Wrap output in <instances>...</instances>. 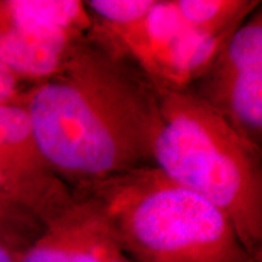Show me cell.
<instances>
[{
    "instance_id": "3",
    "label": "cell",
    "mask_w": 262,
    "mask_h": 262,
    "mask_svg": "<svg viewBox=\"0 0 262 262\" xmlns=\"http://www.w3.org/2000/svg\"><path fill=\"white\" fill-rule=\"evenodd\" d=\"M155 165L204 196L231 220L254 258L261 256V147L191 89L160 93Z\"/></svg>"
},
{
    "instance_id": "11",
    "label": "cell",
    "mask_w": 262,
    "mask_h": 262,
    "mask_svg": "<svg viewBox=\"0 0 262 262\" xmlns=\"http://www.w3.org/2000/svg\"><path fill=\"white\" fill-rule=\"evenodd\" d=\"M44 227L32 212L0 193V243L24 253L37 241Z\"/></svg>"
},
{
    "instance_id": "8",
    "label": "cell",
    "mask_w": 262,
    "mask_h": 262,
    "mask_svg": "<svg viewBox=\"0 0 262 262\" xmlns=\"http://www.w3.org/2000/svg\"><path fill=\"white\" fill-rule=\"evenodd\" d=\"M44 227L19 262H108L119 250L100 205L83 193Z\"/></svg>"
},
{
    "instance_id": "6",
    "label": "cell",
    "mask_w": 262,
    "mask_h": 262,
    "mask_svg": "<svg viewBox=\"0 0 262 262\" xmlns=\"http://www.w3.org/2000/svg\"><path fill=\"white\" fill-rule=\"evenodd\" d=\"M0 193L44 226L77 199L42 155L24 103L0 104Z\"/></svg>"
},
{
    "instance_id": "9",
    "label": "cell",
    "mask_w": 262,
    "mask_h": 262,
    "mask_svg": "<svg viewBox=\"0 0 262 262\" xmlns=\"http://www.w3.org/2000/svg\"><path fill=\"white\" fill-rule=\"evenodd\" d=\"M180 17L192 32L215 35L238 28L261 2L256 0H176Z\"/></svg>"
},
{
    "instance_id": "12",
    "label": "cell",
    "mask_w": 262,
    "mask_h": 262,
    "mask_svg": "<svg viewBox=\"0 0 262 262\" xmlns=\"http://www.w3.org/2000/svg\"><path fill=\"white\" fill-rule=\"evenodd\" d=\"M18 80L19 78L0 61V104L24 103L25 98L19 96Z\"/></svg>"
},
{
    "instance_id": "13",
    "label": "cell",
    "mask_w": 262,
    "mask_h": 262,
    "mask_svg": "<svg viewBox=\"0 0 262 262\" xmlns=\"http://www.w3.org/2000/svg\"><path fill=\"white\" fill-rule=\"evenodd\" d=\"M22 253L0 243V262H19Z\"/></svg>"
},
{
    "instance_id": "1",
    "label": "cell",
    "mask_w": 262,
    "mask_h": 262,
    "mask_svg": "<svg viewBox=\"0 0 262 262\" xmlns=\"http://www.w3.org/2000/svg\"><path fill=\"white\" fill-rule=\"evenodd\" d=\"M24 106L42 155L73 191L155 165L160 93L96 24Z\"/></svg>"
},
{
    "instance_id": "14",
    "label": "cell",
    "mask_w": 262,
    "mask_h": 262,
    "mask_svg": "<svg viewBox=\"0 0 262 262\" xmlns=\"http://www.w3.org/2000/svg\"><path fill=\"white\" fill-rule=\"evenodd\" d=\"M108 262H129V261H127L126 257L122 254V251L117 250L112 254V256L110 257Z\"/></svg>"
},
{
    "instance_id": "7",
    "label": "cell",
    "mask_w": 262,
    "mask_h": 262,
    "mask_svg": "<svg viewBox=\"0 0 262 262\" xmlns=\"http://www.w3.org/2000/svg\"><path fill=\"white\" fill-rule=\"evenodd\" d=\"M112 39L159 93L191 86V62L198 34L185 25L172 2L157 0L142 21Z\"/></svg>"
},
{
    "instance_id": "5",
    "label": "cell",
    "mask_w": 262,
    "mask_h": 262,
    "mask_svg": "<svg viewBox=\"0 0 262 262\" xmlns=\"http://www.w3.org/2000/svg\"><path fill=\"white\" fill-rule=\"evenodd\" d=\"M188 89L214 107L244 139L261 147V9L235 29L209 70Z\"/></svg>"
},
{
    "instance_id": "10",
    "label": "cell",
    "mask_w": 262,
    "mask_h": 262,
    "mask_svg": "<svg viewBox=\"0 0 262 262\" xmlns=\"http://www.w3.org/2000/svg\"><path fill=\"white\" fill-rule=\"evenodd\" d=\"M157 0H89L84 2L94 22L110 37H116L142 21Z\"/></svg>"
},
{
    "instance_id": "2",
    "label": "cell",
    "mask_w": 262,
    "mask_h": 262,
    "mask_svg": "<svg viewBox=\"0 0 262 262\" xmlns=\"http://www.w3.org/2000/svg\"><path fill=\"white\" fill-rule=\"evenodd\" d=\"M135 262H255L224 211L149 165L77 189Z\"/></svg>"
},
{
    "instance_id": "4",
    "label": "cell",
    "mask_w": 262,
    "mask_h": 262,
    "mask_svg": "<svg viewBox=\"0 0 262 262\" xmlns=\"http://www.w3.org/2000/svg\"><path fill=\"white\" fill-rule=\"evenodd\" d=\"M93 27L78 0H0V61L16 77L44 80Z\"/></svg>"
}]
</instances>
